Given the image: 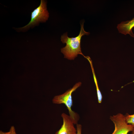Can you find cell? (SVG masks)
<instances>
[{"label":"cell","mask_w":134,"mask_h":134,"mask_svg":"<svg viewBox=\"0 0 134 134\" xmlns=\"http://www.w3.org/2000/svg\"><path fill=\"white\" fill-rule=\"evenodd\" d=\"M0 134H17L14 127L11 126L8 132H4L2 131H0Z\"/></svg>","instance_id":"cell-9"},{"label":"cell","mask_w":134,"mask_h":134,"mask_svg":"<svg viewBox=\"0 0 134 134\" xmlns=\"http://www.w3.org/2000/svg\"><path fill=\"white\" fill-rule=\"evenodd\" d=\"M77 134H81L82 126L81 124H77L76 125Z\"/></svg>","instance_id":"cell-10"},{"label":"cell","mask_w":134,"mask_h":134,"mask_svg":"<svg viewBox=\"0 0 134 134\" xmlns=\"http://www.w3.org/2000/svg\"><path fill=\"white\" fill-rule=\"evenodd\" d=\"M132 134H134V129L132 131Z\"/></svg>","instance_id":"cell-11"},{"label":"cell","mask_w":134,"mask_h":134,"mask_svg":"<svg viewBox=\"0 0 134 134\" xmlns=\"http://www.w3.org/2000/svg\"><path fill=\"white\" fill-rule=\"evenodd\" d=\"M85 57L88 61L90 64L93 74L94 81L96 87L98 102L99 103H101L102 102V96L98 87L97 79L93 65L92 61L89 56H85Z\"/></svg>","instance_id":"cell-7"},{"label":"cell","mask_w":134,"mask_h":134,"mask_svg":"<svg viewBox=\"0 0 134 134\" xmlns=\"http://www.w3.org/2000/svg\"><path fill=\"white\" fill-rule=\"evenodd\" d=\"M83 26L84 22L81 24L79 34L75 37H68L67 33L64 34L61 36V41L63 43L66 44V46L61 49V52L64 54L65 58L72 60L77 57L78 54H81L84 57L85 56L81 51V39L83 36L85 35H89L90 33L84 30Z\"/></svg>","instance_id":"cell-1"},{"label":"cell","mask_w":134,"mask_h":134,"mask_svg":"<svg viewBox=\"0 0 134 134\" xmlns=\"http://www.w3.org/2000/svg\"><path fill=\"white\" fill-rule=\"evenodd\" d=\"M49 13L47 10L46 2L41 0L39 6L31 13V20L25 26L19 28L20 31L27 30L30 27L38 24L40 22H45L48 19Z\"/></svg>","instance_id":"cell-3"},{"label":"cell","mask_w":134,"mask_h":134,"mask_svg":"<svg viewBox=\"0 0 134 134\" xmlns=\"http://www.w3.org/2000/svg\"><path fill=\"white\" fill-rule=\"evenodd\" d=\"M81 83H76L71 88L68 89L64 93L55 96L52 99L53 103L60 104H64L67 109L69 116L72 119L74 124H78L79 117L77 113L72 110L71 107L73 105V100L72 94L78 88L80 87Z\"/></svg>","instance_id":"cell-2"},{"label":"cell","mask_w":134,"mask_h":134,"mask_svg":"<svg viewBox=\"0 0 134 134\" xmlns=\"http://www.w3.org/2000/svg\"><path fill=\"white\" fill-rule=\"evenodd\" d=\"M110 119L115 126L114 130L112 134H128L134 129L133 125L127 123L125 116L121 113L111 116Z\"/></svg>","instance_id":"cell-4"},{"label":"cell","mask_w":134,"mask_h":134,"mask_svg":"<svg viewBox=\"0 0 134 134\" xmlns=\"http://www.w3.org/2000/svg\"><path fill=\"white\" fill-rule=\"evenodd\" d=\"M61 116L63 120V124L55 134H77L76 129L74 127V124L70 116L63 113Z\"/></svg>","instance_id":"cell-5"},{"label":"cell","mask_w":134,"mask_h":134,"mask_svg":"<svg viewBox=\"0 0 134 134\" xmlns=\"http://www.w3.org/2000/svg\"><path fill=\"white\" fill-rule=\"evenodd\" d=\"M134 27V17L131 20L122 21L118 24L117 28L119 33L126 35L129 34L134 37L132 29Z\"/></svg>","instance_id":"cell-6"},{"label":"cell","mask_w":134,"mask_h":134,"mask_svg":"<svg viewBox=\"0 0 134 134\" xmlns=\"http://www.w3.org/2000/svg\"><path fill=\"white\" fill-rule=\"evenodd\" d=\"M125 116L127 123L134 127V114L131 115L127 113Z\"/></svg>","instance_id":"cell-8"}]
</instances>
